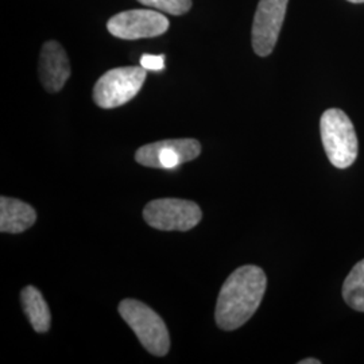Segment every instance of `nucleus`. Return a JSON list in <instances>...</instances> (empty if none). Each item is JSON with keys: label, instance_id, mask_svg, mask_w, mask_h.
Returning <instances> with one entry per match:
<instances>
[{"label": "nucleus", "instance_id": "nucleus-1", "mask_svg": "<svg viewBox=\"0 0 364 364\" xmlns=\"http://www.w3.org/2000/svg\"><path fill=\"white\" fill-rule=\"evenodd\" d=\"M267 287L264 272L247 264L228 277L219 293L215 318L223 331L245 326L259 308Z\"/></svg>", "mask_w": 364, "mask_h": 364}, {"label": "nucleus", "instance_id": "nucleus-2", "mask_svg": "<svg viewBox=\"0 0 364 364\" xmlns=\"http://www.w3.org/2000/svg\"><path fill=\"white\" fill-rule=\"evenodd\" d=\"M321 139L329 162L347 169L358 156V136L350 117L341 109L329 108L320 120Z\"/></svg>", "mask_w": 364, "mask_h": 364}, {"label": "nucleus", "instance_id": "nucleus-3", "mask_svg": "<svg viewBox=\"0 0 364 364\" xmlns=\"http://www.w3.org/2000/svg\"><path fill=\"white\" fill-rule=\"evenodd\" d=\"M119 313L147 351L156 356H165L169 352L168 328L151 308L136 299H124L119 305Z\"/></svg>", "mask_w": 364, "mask_h": 364}, {"label": "nucleus", "instance_id": "nucleus-4", "mask_svg": "<svg viewBox=\"0 0 364 364\" xmlns=\"http://www.w3.org/2000/svg\"><path fill=\"white\" fill-rule=\"evenodd\" d=\"M146 72L144 66H124L108 70L95 84V103L105 109L129 103L141 91Z\"/></svg>", "mask_w": 364, "mask_h": 364}, {"label": "nucleus", "instance_id": "nucleus-5", "mask_svg": "<svg viewBox=\"0 0 364 364\" xmlns=\"http://www.w3.org/2000/svg\"><path fill=\"white\" fill-rule=\"evenodd\" d=\"M146 223L159 231H189L203 218L201 209L181 198H159L150 201L144 209Z\"/></svg>", "mask_w": 364, "mask_h": 364}, {"label": "nucleus", "instance_id": "nucleus-6", "mask_svg": "<svg viewBox=\"0 0 364 364\" xmlns=\"http://www.w3.org/2000/svg\"><path fill=\"white\" fill-rule=\"evenodd\" d=\"M168 18L156 10H127L114 15L108 22V31L120 39L154 38L168 31Z\"/></svg>", "mask_w": 364, "mask_h": 364}, {"label": "nucleus", "instance_id": "nucleus-7", "mask_svg": "<svg viewBox=\"0 0 364 364\" xmlns=\"http://www.w3.org/2000/svg\"><path fill=\"white\" fill-rule=\"evenodd\" d=\"M201 153V144L196 139H166L144 144L135 153L139 165L156 169H174L193 161Z\"/></svg>", "mask_w": 364, "mask_h": 364}, {"label": "nucleus", "instance_id": "nucleus-8", "mask_svg": "<svg viewBox=\"0 0 364 364\" xmlns=\"http://www.w3.org/2000/svg\"><path fill=\"white\" fill-rule=\"evenodd\" d=\"M289 0H259L252 23V49L267 57L277 45L287 15Z\"/></svg>", "mask_w": 364, "mask_h": 364}, {"label": "nucleus", "instance_id": "nucleus-9", "mask_svg": "<svg viewBox=\"0 0 364 364\" xmlns=\"http://www.w3.org/2000/svg\"><path fill=\"white\" fill-rule=\"evenodd\" d=\"M70 63L64 48L57 41H48L39 55V77L50 93L61 91L70 77Z\"/></svg>", "mask_w": 364, "mask_h": 364}, {"label": "nucleus", "instance_id": "nucleus-10", "mask_svg": "<svg viewBox=\"0 0 364 364\" xmlns=\"http://www.w3.org/2000/svg\"><path fill=\"white\" fill-rule=\"evenodd\" d=\"M37 220V213L26 203L1 197L0 198V231L4 234H21Z\"/></svg>", "mask_w": 364, "mask_h": 364}, {"label": "nucleus", "instance_id": "nucleus-11", "mask_svg": "<svg viewBox=\"0 0 364 364\" xmlns=\"http://www.w3.org/2000/svg\"><path fill=\"white\" fill-rule=\"evenodd\" d=\"M22 308L36 332L45 333L50 328V311L37 287H26L21 293Z\"/></svg>", "mask_w": 364, "mask_h": 364}, {"label": "nucleus", "instance_id": "nucleus-12", "mask_svg": "<svg viewBox=\"0 0 364 364\" xmlns=\"http://www.w3.org/2000/svg\"><path fill=\"white\" fill-rule=\"evenodd\" d=\"M343 297L352 309L364 312V259L358 262L346 278Z\"/></svg>", "mask_w": 364, "mask_h": 364}, {"label": "nucleus", "instance_id": "nucleus-13", "mask_svg": "<svg viewBox=\"0 0 364 364\" xmlns=\"http://www.w3.org/2000/svg\"><path fill=\"white\" fill-rule=\"evenodd\" d=\"M146 7L170 15H183L192 9V0H138Z\"/></svg>", "mask_w": 364, "mask_h": 364}, {"label": "nucleus", "instance_id": "nucleus-14", "mask_svg": "<svg viewBox=\"0 0 364 364\" xmlns=\"http://www.w3.org/2000/svg\"><path fill=\"white\" fill-rule=\"evenodd\" d=\"M141 66H144L146 70H153V72H161L165 68V55H151V54H144L141 58Z\"/></svg>", "mask_w": 364, "mask_h": 364}, {"label": "nucleus", "instance_id": "nucleus-15", "mask_svg": "<svg viewBox=\"0 0 364 364\" xmlns=\"http://www.w3.org/2000/svg\"><path fill=\"white\" fill-rule=\"evenodd\" d=\"M299 364H321V362L317 359H305V360H301Z\"/></svg>", "mask_w": 364, "mask_h": 364}, {"label": "nucleus", "instance_id": "nucleus-16", "mask_svg": "<svg viewBox=\"0 0 364 364\" xmlns=\"http://www.w3.org/2000/svg\"><path fill=\"white\" fill-rule=\"evenodd\" d=\"M351 3H364V0H348Z\"/></svg>", "mask_w": 364, "mask_h": 364}]
</instances>
